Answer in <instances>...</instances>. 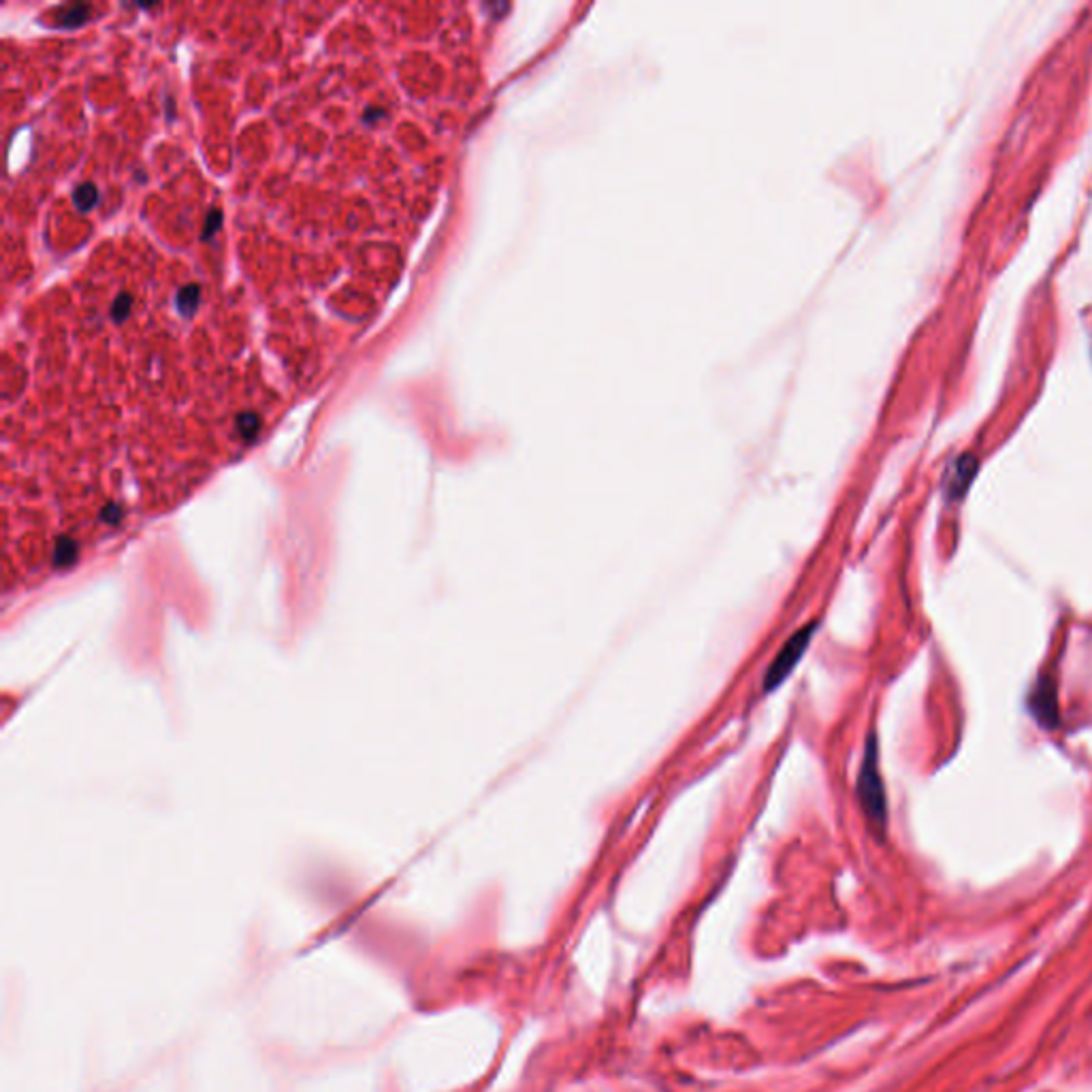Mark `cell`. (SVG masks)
Masks as SVG:
<instances>
[{
	"mask_svg": "<svg viewBox=\"0 0 1092 1092\" xmlns=\"http://www.w3.org/2000/svg\"><path fill=\"white\" fill-rule=\"evenodd\" d=\"M818 630V623H809V625H803L800 630H796L785 643L783 647L779 649V653L774 656V660L770 662V666L766 669V674H764V691L770 693L772 689H777L792 671L800 664L803 656L807 653L809 645H811V638Z\"/></svg>",
	"mask_w": 1092,
	"mask_h": 1092,
	"instance_id": "cell-2",
	"label": "cell"
},
{
	"mask_svg": "<svg viewBox=\"0 0 1092 1092\" xmlns=\"http://www.w3.org/2000/svg\"><path fill=\"white\" fill-rule=\"evenodd\" d=\"M978 474V459L973 455H960L947 470L943 489L947 500H960Z\"/></svg>",
	"mask_w": 1092,
	"mask_h": 1092,
	"instance_id": "cell-3",
	"label": "cell"
},
{
	"mask_svg": "<svg viewBox=\"0 0 1092 1092\" xmlns=\"http://www.w3.org/2000/svg\"><path fill=\"white\" fill-rule=\"evenodd\" d=\"M855 792H858V800H860L862 813L868 820V824L877 831H884L886 822H888V803H886L884 779L879 772V747H877L875 734H871L866 741V750H864V757H862L860 772H858Z\"/></svg>",
	"mask_w": 1092,
	"mask_h": 1092,
	"instance_id": "cell-1",
	"label": "cell"
},
{
	"mask_svg": "<svg viewBox=\"0 0 1092 1092\" xmlns=\"http://www.w3.org/2000/svg\"><path fill=\"white\" fill-rule=\"evenodd\" d=\"M1030 706H1033V713L1035 717L1046 726V728H1054L1056 724V693H1054V687L1052 683L1048 680H1039V687L1035 689L1033 693V700H1030Z\"/></svg>",
	"mask_w": 1092,
	"mask_h": 1092,
	"instance_id": "cell-4",
	"label": "cell"
}]
</instances>
